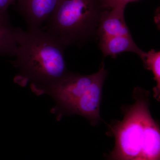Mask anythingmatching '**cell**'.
<instances>
[{"instance_id": "11", "label": "cell", "mask_w": 160, "mask_h": 160, "mask_svg": "<svg viewBox=\"0 0 160 160\" xmlns=\"http://www.w3.org/2000/svg\"><path fill=\"white\" fill-rule=\"evenodd\" d=\"M103 9H110L117 5L126 6L128 3L138 0H99Z\"/></svg>"}, {"instance_id": "10", "label": "cell", "mask_w": 160, "mask_h": 160, "mask_svg": "<svg viewBox=\"0 0 160 160\" xmlns=\"http://www.w3.org/2000/svg\"><path fill=\"white\" fill-rule=\"evenodd\" d=\"M17 0H0V22H9L7 9L10 5L16 2Z\"/></svg>"}, {"instance_id": "5", "label": "cell", "mask_w": 160, "mask_h": 160, "mask_svg": "<svg viewBox=\"0 0 160 160\" xmlns=\"http://www.w3.org/2000/svg\"><path fill=\"white\" fill-rule=\"evenodd\" d=\"M59 0H17L16 9L28 29L42 28L54 11Z\"/></svg>"}, {"instance_id": "3", "label": "cell", "mask_w": 160, "mask_h": 160, "mask_svg": "<svg viewBox=\"0 0 160 160\" xmlns=\"http://www.w3.org/2000/svg\"><path fill=\"white\" fill-rule=\"evenodd\" d=\"M107 75L104 62L93 74L82 75L69 71L44 89L42 94L48 95L55 102L51 112L56 114L58 120L64 115L77 114L96 126L102 120L100 105Z\"/></svg>"}, {"instance_id": "2", "label": "cell", "mask_w": 160, "mask_h": 160, "mask_svg": "<svg viewBox=\"0 0 160 160\" xmlns=\"http://www.w3.org/2000/svg\"><path fill=\"white\" fill-rule=\"evenodd\" d=\"M149 94L146 89L135 88L134 102L125 107L122 120L109 124L107 134L115 142L107 160H160L159 125L150 113Z\"/></svg>"}, {"instance_id": "1", "label": "cell", "mask_w": 160, "mask_h": 160, "mask_svg": "<svg viewBox=\"0 0 160 160\" xmlns=\"http://www.w3.org/2000/svg\"><path fill=\"white\" fill-rule=\"evenodd\" d=\"M17 52L12 64L18 69L15 82L25 86L30 84L38 95L69 72L64 49L43 28L23 30L16 28Z\"/></svg>"}, {"instance_id": "4", "label": "cell", "mask_w": 160, "mask_h": 160, "mask_svg": "<svg viewBox=\"0 0 160 160\" xmlns=\"http://www.w3.org/2000/svg\"><path fill=\"white\" fill-rule=\"evenodd\" d=\"M106 10L99 0H59L43 29L66 48L97 34Z\"/></svg>"}, {"instance_id": "8", "label": "cell", "mask_w": 160, "mask_h": 160, "mask_svg": "<svg viewBox=\"0 0 160 160\" xmlns=\"http://www.w3.org/2000/svg\"><path fill=\"white\" fill-rule=\"evenodd\" d=\"M16 28L10 22H0V56H15L17 52Z\"/></svg>"}, {"instance_id": "7", "label": "cell", "mask_w": 160, "mask_h": 160, "mask_svg": "<svg viewBox=\"0 0 160 160\" xmlns=\"http://www.w3.org/2000/svg\"><path fill=\"white\" fill-rule=\"evenodd\" d=\"M99 46L104 57H115L120 53L130 52L142 59L146 52L140 49L132 36H117L100 39Z\"/></svg>"}, {"instance_id": "6", "label": "cell", "mask_w": 160, "mask_h": 160, "mask_svg": "<svg viewBox=\"0 0 160 160\" xmlns=\"http://www.w3.org/2000/svg\"><path fill=\"white\" fill-rule=\"evenodd\" d=\"M126 7L117 5L104 12L97 33L99 39L117 36H131L124 17Z\"/></svg>"}, {"instance_id": "9", "label": "cell", "mask_w": 160, "mask_h": 160, "mask_svg": "<svg viewBox=\"0 0 160 160\" xmlns=\"http://www.w3.org/2000/svg\"><path fill=\"white\" fill-rule=\"evenodd\" d=\"M144 67L152 72L156 86L153 88V97L158 101L160 99V52L152 49L146 52L142 59Z\"/></svg>"}]
</instances>
